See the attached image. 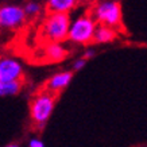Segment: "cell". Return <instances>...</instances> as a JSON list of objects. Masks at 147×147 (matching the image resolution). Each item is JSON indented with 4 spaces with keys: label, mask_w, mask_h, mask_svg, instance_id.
<instances>
[{
    "label": "cell",
    "mask_w": 147,
    "mask_h": 147,
    "mask_svg": "<svg viewBox=\"0 0 147 147\" xmlns=\"http://www.w3.org/2000/svg\"><path fill=\"white\" fill-rule=\"evenodd\" d=\"M94 22L88 16L77 19L76 22L70 26L69 30V39L77 43H85L89 39H92L94 35Z\"/></svg>",
    "instance_id": "obj_2"
},
{
    "label": "cell",
    "mask_w": 147,
    "mask_h": 147,
    "mask_svg": "<svg viewBox=\"0 0 147 147\" xmlns=\"http://www.w3.org/2000/svg\"><path fill=\"white\" fill-rule=\"evenodd\" d=\"M30 147H45L43 146V143L38 140V139H32L31 142H30Z\"/></svg>",
    "instance_id": "obj_13"
},
{
    "label": "cell",
    "mask_w": 147,
    "mask_h": 147,
    "mask_svg": "<svg viewBox=\"0 0 147 147\" xmlns=\"http://www.w3.org/2000/svg\"><path fill=\"white\" fill-rule=\"evenodd\" d=\"M5 147H18L16 144H9V146H5Z\"/></svg>",
    "instance_id": "obj_16"
},
{
    "label": "cell",
    "mask_w": 147,
    "mask_h": 147,
    "mask_svg": "<svg viewBox=\"0 0 147 147\" xmlns=\"http://www.w3.org/2000/svg\"><path fill=\"white\" fill-rule=\"evenodd\" d=\"M70 80H71V73H69V71H63V73H59V74H55L47 82V89L49 90L62 89L70 82Z\"/></svg>",
    "instance_id": "obj_7"
},
{
    "label": "cell",
    "mask_w": 147,
    "mask_h": 147,
    "mask_svg": "<svg viewBox=\"0 0 147 147\" xmlns=\"http://www.w3.org/2000/svg\"><path fill=\"white\" fill-rule=\"evenodd\" d=\"M115 32L112 31L111 28H108V26H102V27H97L96 31H94V40L96 42H109L111 39H113Z\"/></svg>",
    "instance_id": "obj_11"
},
{
    "label": "cell",
    "mask_w": 147,
    "mask_h": 147,
    "mask_svg": "<svg viewBox=\"0 0 147 147\" xmlns=\"http://www.w3.org/2000/svg\"><path fill=\"white\" fill-rule=\"evenodd\" d=\"M77 0H49L47 9L50 12H67L76 5Z\"/></svg>",
    "instance_id": "obj_8"
},
{
    "label": "cell",
    "mask_w": 147,
    "mask_h": 147,
    "mask_svg": "<svg viewBox=\"0 0 147 147\" xmlns=\"http://www.w3.org/2000/svg\"><path fill=\"white\" fill-rule=\"evenodd\" d=\"M65 55V50L61 47V45H58L57 42L50 43L46 47V57L50 61H58V59H62Z\"/></svg>",
    "instance_id": "obj_9"
},
{
    "label": "cell",
    "mask_w": 147,
    "mask_h": 147,
    "mask_svg": "<svg viewBox=\"0 0 147 147\" xmlns=\"http://www.w3.org/2000/svg\"><path fill=\"white\" fill-rule=\"evenodd\" d=\"M69 16L66 12H51L45 23L43 32L49 39L58 42L69 36Z\"/></svg>",
    "instance_id": "obj_1"
},
{
    "label": "cell",
    "mask_w": 147,
    "mask_h": 147,
    "mask_svg": "<svg viewBox=\"0 0 147 147\" xmlns=\"http://www.w3.org/2000/svg\"><path fill=\"white\" fill-rule=\"evenodd\" d=\"M22 74V66L18 61L12 58H5L0 62V82L19 80Z\"/></svg>",
    "instance_id": "obj_6"
},
{
    "label": "cell",
    "mask_w": 147,
    "mask_h": 147,
    "mask_svg": "<svg viewBox=\"0 0 147 147\" xmlns=\"http://www.w3.org/2000/svg\"><path fill=\"white\" fill-rule=\"evenodd\" d=\"M24 9L16 5H5L0 9V24L3 27H16L24 19Z\"/></svg>",
    "instance_id": "obj_5"
},
{
    "label": "cell",
    "mask_w": 147,
    "mask_h": 147,
    "mask_svg": "<svg viewBox=\"0 0 147 147\" xmlns=\"http://www.w3.org/2000/svg\"><path fill=\"white\" fill-rule=\"evenodd\" d=\"M85 65V59H78V61H76L74 62V69H81V67Z\"/></svg>",
    "instance_id": "obj_14"
},
{
    "label": "cell",
    "mask_w": 147,
    "mask_h": 147,
    "mask_svg": "<svg viewBox=\"0 0 147 147\" xmlns=\"http://www.w3.org/2000/svg\"><path fill=\"white\" fill-rule=\"evenodd\" d=\"M92 54H93V51H92V50H90V51H86L85 57H92Z\"/></svg>",
    "instance_id": "obj_15"
},
{
    "label": "cell",
    "mask_w": 147,
    "mask_h": 147,
    "mask_svg": "<svg viewBox=\"0 0 147 147\" xmlns=\"http://www.w3.org/2000/svg\"><path fill=\"white\" fill-rule=\"evenodd\" d=\"M94 15H96L97 20L102 22L105 26H119V23H120V5L112 0L102 1L96 7Z\"/></svg>",
    "instance_id": "obj_3"
},
{
    "label": "cell",
    "mask_w": 147,
    "mask_h": 147,
    "mask_svg": "<svg viewBox=\"0 0 147 147\" xmlns=\"http://www.w3.org/2000/svg\"><path fill=\"white\" fill-rule=\"evenodd\" d=\"M20 90V82L18 80L8 81V82H0V94L1 96H12Z\"/></svg>",
    "instance_id": "obj_10"
},
{
    "label": "cell",
    "mask_w": 147,
    "mask_h": 147,
    "mask_svg": "<svg viewBox=\"0 0 147 147\" xmlns=\"http://www.w3.org/2000/svg\"><path fill=\"white\" fill-rule=\"evenodd\" d=\"M24 12L27 15H35V13L39 12V5L34 3V1H30L26 4V8H24Z\"/></svg>",
    "instance_id": "obj_12"
},
{
    "label": "cell",
    "mask_w": 147,
    "mask_h": 147,
    "mask_svg": "<svg viewBox=\"0 0 147 147\" xmlns=\"http://www.w3.org/2000/svg\"><path fill=\"white\" fill-rule=\"evenodd\" d=\"M54 108V97L49 93L40 94L34 100L31 105L32 119L36 123H45L50 117Z\"/></svg>",
    "instance_id": "obj_4"
}]
</instances>
